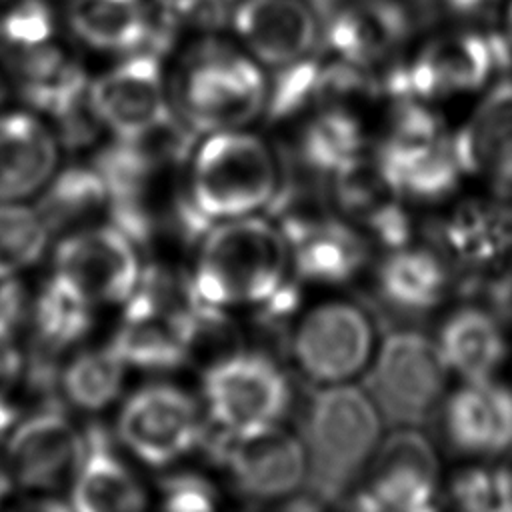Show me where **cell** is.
I'll return each mask as SVG.
<instances>
[{
	"label": "cell",
	"instance_id": "14",
	"mask_svg": "<svg viewBox=\"0 0 512 512\" xmlns=\"http://www.w3.org/2000/svg\"><path fill=\"white\" fill-rule=\"evenodd\" d=\"M228 30L256 62L280 70L318 50L322 14L312 0H230Z\"/></svg>",
	"mask_w": 512,
	"mask_h": 512
},
{
	"label": "cell",
	"instance_id": "37",
	"mask_svg": "<svg viewBox=\"0 0 512 512\" xmlns=\"http://www.w3.org/2000/svg\"><path fill=\"white\" fill-rule=\"evenodd\" d=\"M448 498L456 508L470 512L498 510L492 468L466 466L448 482Z\"/></svg>",
	"mask_w": 512,
	"mask_h": 512
},
{
	"label": "cell",
	"instance_id": "13",
	"mask_svg": "<svg viewBox=\"0 0 512 512\" xmlns=\"http://www.w3.org/2000/svg\"><path fill=\"white\" fill-rule=\"evenodd\" d=\"M440 462L432 442L414 426H394L370 458L356 506L366 510L424 512L434 508Z\"/></svg>",
	"mask_w": 512,
	"mask_h": 512
},
{
	"label": "cell",
	"instance_id": "25",
	"mask_svg": "<svg viewBox=\"0 0 512 512\" xmlns=\"http://www.w3.org/2000/svg\"><path fill=\"white\" fill-rule=\"evenodd\" d=\"M68 24L82 44L98 52L124 56L152 42L148 0H72Z\"/></svg>",
	"mask_w": 512,
	"mask_h": 512
},
{
	"label": "cell",
	"instance_id": "19",
	"mask_svg": "<svg viewBox=\"0 0 512 512\" xmlns=\"http://www.w3.org/2000/svg\"><path fill=\"white\" fill-rule=\"evenodd\" d=\"M454 142L464 172L484 178L498 200L512 204V78L486 94Z\"/></svg>",
	"mask_w": 512,
	"mask_h": 512
},
{
	"label": "cell",
	"instance_id": "7",
	"mask_svg": "<svg viewBox=\"0 0 512 512\" xmlns=\"http://www.w3.org/2000/svg\"><path fill=\"white\" fill-rule=\"evenodd\" d=\"M376 332L370 314L350 300H324L294 324L290 350L298 370L314 384L352 382L364 374Z\"/></svg>",
	"mask_w": 512,
	"mask_h": 512
},
{
	"label": "cell",
	"instance_id": "26",
	"mask_svg": "<svg viewBox=\"0 0 512 512\" xmlns=\"http://www.w3.org/2000/svg\"><path fill=\"white\" fill-rule=\"evenodd\" d=\"M378 290L394 308L426 312L442 302L448 290V272L434 252L398 246L378 268Z\"/></svg>",
	"mask_w": 512,
	"mask_h": 512
},
{
	"label": "cell",
	"instance_id": "41",
	"mask_svg": "<svg viewBox=\"0 0 512 512\" xmlns=\"http://www.w3.org/2000/svg\"><path fill=\"white\" fill-rule=\"evenodd\" d=\"M490 292H492L496 310L500 314L512 318V270H508L500 278H496L494 284L490 286Z\"/></svg>",
	"mask_w": 512,
	"mask_h": 512
},
{
	"label": "cell",
	"instance_id": "36",
	"mask_svg": "<svg viewBox=\"0 0 512 512\" xmlns=\"http://www.w3.org/2000/svg\"><path fill=\"white\" fill-rule=\"evenodd\" d=\"M216 490L196 472H176L160 480V506L176 512H206L216 506Z\"/></svg>",
	"mask_w": 512,
	"mask_h": 512
},
{
	"label": "cell",
	"instance_id": "8",
	"mask_svg": "<svg viewBox=\"0 0 512 512\" xmlns=\"http://www.w3.org/2000/svg\"><path fill=\"white\" fill-rule=\"evenodd\" d=\"M136 246L112 222L76 228L54 250L52 278L92 308L126 302L142 276Z\"/></svg>",
	"mask_w": 512,
	"mask_h": 512
},
{
	"label": "cell",
	"instance_id": "10",
	"mask_svg": "<svg viewBox=\"0 0 512 512\" xmlns=\"http://www.w3.org/2000/svg\"><path fill=\"white\" fill-rule=\"evenodd\" d=\"M210 450L244 498L260 502L292 498L306 484L308 462L302 438L278 422L220 430Z\"/></svg>",
	"mask_w": 512,
	"mask_h": 512
},
{
	"label": "cell",
	"instance_id": "22",
	"mask_svg": "<svg viewBox=\"0 0 512 512\" xmlns=\"http://www.w3.org/2000/svg\"><path fill=\"white\" fill-rule=\"evenodd\" d=\"M60 140L30 112L0 114V202L30 198L50 182Z\"/></svg>",
	"mask_w": 512,
	"mask_h": 512
},
{
	"label": "cell",
	"instance_id": "43",
	"mask_svg": "<svg viewBox=\"0 0 512 512\" xmlns=\"http://www.w3.org/2000/svg\"><path fill=\"white\" fill-rule=\"evenodd\" d=\"M314 4H316V8L320 10V14L324 16L328 10H332L334 6H338V4H342L344 0H312Z\"/></svg>",
	"mask_w": 512,
	"mask_h": 512
},
{
	"label": "cell",
	"instance_id": "35",
	"mask_svg": "<svg viewBox=\"0 0 512 512\" xmlns=\"http://www.w3.org/2000/svg\"><path fill=\"white\" fill-rule=\"evenodd\" d=\"M54 34V14L44 0H20L0 18V46L28 48Z\"/></svg>",
	"mask_w": 512,
	"mask_h": 512
},
{
	"label": "cell",
	"instance_id": "31",
	"mask_svg": "<svg viewBox=\"0 0 512 512\" xmlns=\"http://www.w3.org/2000/svg\"><path fill=\"white\" fill-rule=\"evenodd\" d=\"M126 368V362L112 344L84 350L62 370L60 384L64 396L80 410H102L118 398Z\"/></svg>",
	"mask_w": 512,
	"mask_h": 512
},
{
	"label": "cell",
	"instance_id": "12",
	"mask_svg": "<svg viewBox=\"0 0 512 512\" xmlns=\"http://www.w3.org/2000/svg\"><path fill=\"white\" fill-rule=\"evenodd\" d=\"M116 434L140 462L168 466L202 440V412L186 390L168 382H154L126 398L118 414Z\"/></svg>",
	"mask_w": 512,
	"mask_h": 512
},
{
	"label": "cell",
	"instance_id": "6",
	"mask_svg": "<svg viewBox=\"0 0 512 512\" xmlns=\"http://www.w3.org/2000/svg\"><path fill=\"white\" fill-rule=\"evenodd\" d=\"M448 376L436 340L418 330H396L376 344L362 388L384 422L418 428L438 414Z\"/></svg>",
	"mask_w": 512,
	"mask_h": 512
},
{
	"label": "cell",
	"instance_id": "44",
	"mask_svg": "<svg viewBox=\"0 0 512 512\" xmlns=\"http://www.w3.org/2000/svg\"><path fill=\"white\" fill-rule=\"evenodd\" d=\"M2 98H4V86H2V82H0V102H2Z\"/></svg>",
	"mask_w": 512,
	"mask_h": 512
},
{
	"label": "cell",
	"instance_id": "2",
	"mask_svg": "<svg viewBox=\"0 0 512 512\" xmlns=\"http://www.w3.org/2000/svg\"><path fill=\"white\" fill-rule=\"evenodd\" d=\"M168 84L182 124L202 134L244 128L266 110L270 90L264 66L220 34L190 40Z\"/></svg>",
	"mask_w": 512,
	"mask_h": 512
},
{
	"label": "cell",
	"instance_id": "17",
	"mask_svg": "<svg viewBox=\"0 0 512 512\" xmlns=\"http://www.w3.org/2000/svg\"><path fill=\"white\" fill-rule=\"evenodd\" d=\"M448 446L462 456H498L512 444V390L490 380L462 382L440 406Z\"/></svg>",
	"mask_w": 512,
	"mask_h": 512
},
{
	"label": "cell",
	"instance_id": "32",
	"mask_svg": "<svg viewBox=\"0 0 512 512\" xmlns=\"http://www.w3.org/2000/svg\"><path fill=\"white\" fill-rule=\"evenodd\" d=\"M150 48L166 54L182 38L220 34L228 28L230 0H148Z\"/></svg>",
	"mask_w": 512,
	"mask_h": 512
},
{
	"label": "cell",
	"instance_id": "3",
	"mask_svg": "<svg viewBox=\"0 0 512 512\" xmlns=\"http://www.w3.org/2000/svg\"><path fill=\"white\" fill-rule=\"evenodd\" d=\"M384 420L362 386L318 384L300 418L306 450V488L322 506L342 500L362 474L382 440Z\"/></svg>",
	"mask_w": 512,
	"mask_h": 512
},
{
	"label": "cell",
	"instance_id": "1",
	"mask_svg": "<svg viewBox=\"0 0 512 512\" xmlns=\"http://www.w3.org/2000/svg\"><path fill=\"white\" fill-rule=\"evenodd\" d=\"M282 194L280 162L264 138L244 128L210 132L188 154L180 220L192 234L260 214Z\"/></svg>",
	"mask_w": 512,
	"mask_h": 512
},
{
	"label": "cell",
	"instance_id": "39",
	"mask_svg": "<svg viewBox=\"0 0 512 512\" xmlns=\"http://www.w3.org/2000/svg\"><path fill=\"white\" fill-rule=\"evenodd\" d=\"M496 458L498 460L492 466V476L496 486L498 510L512 512V444L504 448Z\"/></svg>",
	"mask_w": 512,
	"mask_h": 512
},
{
	"label": "cell",
	"instance_id": "42",
	"mask_svg": "<svg viewBox=\"0 0 512 512\" xmlns=\"http://www.w3.org/2000/svg\"><path fill=\"white\" fill-rule=\"evenodd\" d=\"M498 30L502 32L512 54V0H502L498 10Z\"/></svg>",
	"mask_w": 512,
	"mask_h": 512
},
{
	"label": "cell",
	"instance_id": "33",
	"mask_svg": "<svg viewBox=\"0 0 512 512\" xmlns=\"http://www.w3.org/2000/svg\"><path fill=\"white\" fill-rule=\"evenodd\" d=\"M464 174L454 138H444L424 156L384 174L396 192L414 200H438L450 194Z\"/></svg>",
	"mask_w": 512,
	"mask_h": 512
},
{
	"label": "cell",
	"instance_id": "24",
	"mask_svg": "<svg viewBox=\"0 0 512 512\" xmlns=\"http://www.w3.org/2000/svg\"><path fill=\"white\" fill-rule=\"evenodd\" d=\"M90 326L92 306L50 276L32 306L34 358L28 370L34 386H50L54 356L82 340Z\"/></svg>",
	"mask_w": 512,
	"mask_h": 512
},
{
	"label": "cell",
	"instance_id": "18",
	"mask_svg": "<svg viewBox=\"0 0 512 512\" xmlns=\"http://www.w3.org/2000/svg\"><path fill=\"white\" fill-rule=\"evenodd\" d=\"M296 276L316 284L352 280L368 258L364 234L346 220L328 216H290L280 224Z\"/></svg>",
	"mask_w": 512,
	"mask_h": 512
},
{
	"label": "cell",
	"instance_id": "20",
	"mask_svg": "<svg viewBox=\"0 0 512 512\" xmlns=\"http://www.w3.org/2000/svg\"><path fill=\"white\" fill-rule=\"evenodd\" d=\"M336 204L352 226L362 234L390 246H404L410 224L400 204V194L384 176L376 160L366 156L332 176Z\"/></svg>",
	"mask_w": 512,
	"mask_h": 512
},
{
	"label": "cell",
	"instance_id": "4",
	"mask_svg": "<svg viewBox=\"0 0 512 512\" xmlns=\"http://www.w3.org/2000/svg\"><path fill=\"white\" fill-rule=\"evenodd\" d=\"M292 272L282 228L260 214L218 222L202 232L190 284L216 308L264 306Z\"/></svg>",
	"mask_w": 512,
	"mask_h": 512
},
{
	"label": "cell",
	"instance_id": "9",
	"mask_svg": "<svg viewBox=\"0 0 512 512\" xmlns=\"http://www.w3.org/2000/svg\"><path fill=\"white\" fill-rule=\"evenodd\" d=\"M88 102L114 138H142L176 120L164 54L142 48L88 84Z\"/></svg>",
	"mask_w": 512,
	"mask_h": 512
},
{
	"label": "cell",
	"instance_id": "38",
	"mask_svg": "<svg viewBox=\"0 0 512 512\" xmlns=\"http://www.w3.org/2000/svg\"><path fill=\"white\" fill-rule=\"evenodd\" d=\"M24 288L16 276L0 278V340H10L24 314Z\"/></svg>",
	"mask_w": 512,
	"mask_h": 512
},
{
	"label": "cell",
	"instance_id": "16",
	"mask_svg": "<svg viewBox=\"0 0 512 512\" xmlns=\"http://www.w3.org/2000/svg\"><path fill=\"white\" fill-rule=\"evenodd\" d=\"M84 432L72 424L60 406L22 418L6 442V472L22 490L42 496L72 482Z\"/></svg>",
	"mask_w": 512,
	"mask_h": 512
},
{
	"label": "cell",
	"instance_id": "40",
	"mask_svg": "<svg viewBox=\"0 0 512 512\" xmlns=\"http://www.w3.org/2000/svg\"><path fill=\"white\" fill-rule=\"evenodd\" d=\"M24 370V358L8 340H0V398L14 388Z\"/></svg>",
	"mask_w": 512,
	"mask_h": 512
},
{
	"label": "cell",
	"instance_id": "27",
	"mask_svg": "<svg viewBox=\"0 0 512 512\" xmlns=\"http://www.w3.org/2000/svg\"><path fill=\"white\" fill-rule=\"evenodd\" d=\"M366 134L346 104L320 106L300 132V160L320 176H334L364 156Z\"/></svg>",
	"mask_w": 512,
	"mask_h": 512
},
{
	"label": "cell",
	"instance_id": "29",
	"mask_svg": "<svg viewBox=\"0 0 512 512\" xmlns=\"http://www.w3.org/2000/svg\"><path fill=\"white\" fill-rule=\"evenodd\" d=\"M108 208L110 194L94 164L54 172L36 206L52 234L88 226Z\"/></svg>",
	"mask_w": 512,
	"mask_h": 512
},
{
	"label": "cell",
	"instance_id": "28",
	"mask_svg": "<svg viewBox=\"0 0 512 512\" xmlns=\"http://www.w3.org/2000/svg\"><path fill=\"white\" fill-rule=\"evenodd\" d=\"M444 244L452 256L486 266L512 248V204L466 202L444 224Z\"/></svg>",
	"mask_w": 512,
	"mask_h": 512
},
{
	"label": "cell",
	"instance_id": "30",
	"mask_svg": "<svg viewBox=\"0 0 512 512\" xmlns=\"http://www.w3.org/2000/svg\"><path fill=\"white\" fill-rule=\"evenodd\" d=\"M444 138V124L440 116L428 108L426 100L398 96L374 160L384 174H390L424 156Z\"/></svg>",
	"mask_w": 512,
	"mask_h": 512
},
{
	"label": "cell",
	"instance_id": "11",
	"mask_svg": "<svg viewBox=\"0 0 512 512\" xmlns=\"http://www.w3.org/2000/svg\"><path fill=\"white\" fill-rule=\"evenodd\" d=\"M202 396L218 430H242L278 422L290 406V384L268 356L234 350L204 370Z\"/></svg>",
	"mask_w": 512,
	"mask_h": 512
},
{
	"label": "cell",
	"instance_id": "21",
	"mask_svg": "<svg viewBox=\"0 0 512 512\" xmlns=\"http://www.w3.org/2000/svg\"><path fill=\"white\" fill-rule=\"evenodd\" d=\"M146 490L114 448L108 432L90 424L70 482V508L80 512H132L146 506Z\"/></svg>",
	"mask_w": 512,
	"mask_h": 512
},
{
	"label": "cell",
	"instance_id": "34",
	"mask_svg": "<svg viewBox=\"0 0 512 512\" xmlns=\"http://www.w3.org/2000/svg\"><path fill=\"white\" fill-rule=\"evenodd\" d=\"M50 228L38 210L20 202H0V278L16 276L46 252Z\"/></svg>",
	"mask_w": 512,
	"mask_h": 512
},
{
	"label": "cell",
	"instance_id": "15",
	"mask_svg": "<svg viewBox=\"0 0 512 512\" xmlns=\"http://www.w3.org/2000/svg\"><path fill=\"white\" fill-rule=\"evenodd\" d=\"M406 0H344L322 16L320 46L356 66L376 70L396 62L418 32ZM384 68V70H386Z\"/></svg>",
	"mask_w": 512,
	"mask_h": 512
},
{
	"label": "cell",
	"instance_id": "5",
	"mask_svg": "<svg viewBox=\"0 0 512 512\" xmlns=\"http://www.w3.org/2000/svg\"><path fill=\"white\" fill-rule=\"evenodd\" d=\"M512 66L510 48L496 28L458 24L426 38L416 52L382 72V88L392 96L440 100L478 92Z\"/></svg>",
	"mask_w": 512,
	"mask_h": 512
},
{
	"label": "cell",
	"instance_id": "23",
	"mask_svg": "<svg viewBox=\"0 0 512 512\" xmlns=\"http://www.w3.org/2000/svg\"><path fill=\"white\" fill-rule=\"evenodd\" d=\"M442 356L462 380H490L502 366L508 344L498 316L480 306L452 312L436 338Z\"/></svg>",
	"mask_w": 512,
	"mask_h": 512
}]
</instances>
